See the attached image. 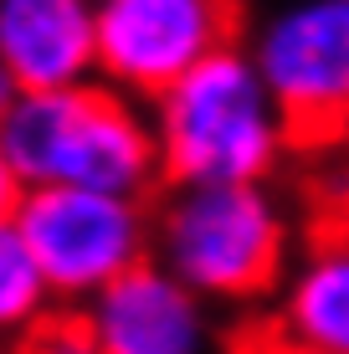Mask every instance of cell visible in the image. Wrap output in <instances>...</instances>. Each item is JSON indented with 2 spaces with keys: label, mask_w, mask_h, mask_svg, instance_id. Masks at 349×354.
Returning a JSON list of instances; mask_svg holds the SVG:
<instances>
[{
  "label": "cell",
  "mask_w": 349,
  "mask_h": 354,
  "mask_svg": "<svg viewBox=\"0 0 349 354\" xmlns=\"http://www.w3.org/2000/svg\"><path fill=\"white\" fill-rule=\"evenodd\" d=\"M149 262L206 308H252L293 262V211L272 185H164L149 205Z\"/></svg>",
  "instance_id": "6da1fadb"
},
{
  "label": "cell",
  "mask_w": 349,
  "mask_h": 354,
  "mask_svg": "<svg viewBox=\"0 0 349 354\" xmlns=\"http://www.w3.org/2000/svg\"><path fill=\"white\" fill-rule=\"evenodd\" d=\"M323 201H329V221L334 226H349V139L334 149L329 180H323Z\"/></svg>",
  "instance_id": "7c38bea8"
},
{
  "label": "cell",
  "mask_w": 349,
  "mask_h": 354,
  "mask_svg": "<svg viewBox=\"0 0 349 354\" xmlns=\"http://www.w3.org/2000/svg\"><path fill=\"white\" fill-rule=\"evenodd\" d=\"M10 97H16V82H10V72L0 67V113H6V108H10Z\"/></svg>",
  "instance_id": "9a60e30c"
},
{
  "label": "cell",
  "mask_w": 349,
  "mask_h": 354,
  "mask_svg": "<svg viewBox=\"0 0 349 354\" xmlns=\"http://www.w3.org/2000/svg\"><path fill=\"white\" fill-rule=\"evenodd\" d=\"M46 308H52V292L36 272L21 231L6 216L0 221V349H16Z\"/></svg>",
  "instance_id": "30bf717a"
},
{
  "label": "cell",
  "mask_w": 349,
  "mask_h": 354,
  "mask_svg": "<svg viewBox=\"0 0 349 354\" xmlns=\"http://www.w3.org/2000/svg\"><path fill=\"white\" fill-rule=\"evenodd\" d=\"M21 201V180L10 175V165H6V154H0V221L10 216V205Z\"/></svg>",
  "instance_id": "4fadbf2b"
},
{
  "label": "cell",
  "mask_w": 349,
  "mask_h": 354,
  "mask_svg": "<svg viewBox=\"0 0 349 354\" xmlns=\"http://www.w3.org/2000/svg\"><path fill=\"white\" fill-rule=\"evenodd\" d=\"M272 334L314 354H349V226H323L278 283Z\"/></svg>",
  "instance_id": "9c48e42d"
},
{
  "label": "cell",
  "mask_w": 349,
  "mask_h": 354,
  "mask_svg": "<svg viewBox=\"0 0 349 354\" xmlns=\"http://www.w3.org/2000/svg\"><path fill=\"white\" fill-rule=\"evenodd\" d=\"M232 41H242L236 0H93V82L134 103H154Z\"/></svg>",
  "instance_id": "8992f818"
},
{
  "label": "cell",
  "mask_w": 349,
  "mask_h": 354,
  "mask_svg": "<svg viewBox=\"0 0 349 354\" xmlns=\"http://www.w3.org/2000/svg\"><path fill=\"white\" fill-rule=\"evenodd\" d=\"M247 354H314V349H303V344H287V339H278V334L267 328V334H262V339H257V344H252Z\"/></svg>",
  "instance_id": "5bb4252c"
},
{
  "label": "cell",
  "mask_w": 349,
  "mask_h": 354,
  "mask_svg": "<svg viewBox=\"0 0 349 354\" xmlns=\"http://www.w3.org/2000/svg\"><path fill=\"white\" fill-rule=\"evenodd\" d=\"M36 272L57 308H82L129 267L149 262V201L82 185H31L10 205Z\"/></svg>",
  "instance_id": "5b68a950"
},
{
  "label": "cell",
  "mask_w": 349,
  "mask_h": 354,
  "mask_svg": "<svg viewBox=\"0 0 349 354\" xmlns=\"http://www.w3.org/2000/svg\"><path fill=\"white\" fill-rule=\"evenodd\" d=\"M0 154L21 190L82 185L129 201H149L154 190H164L149 108L103 82L16 93L0 113Z\"/></svg>",
  "instance_id": "7a4b0ae2"
},
{
  "label": "cell",
  "mask_w": 349,
  "mask_h": 354,
  "mask_svg": "<svg viewBox=\"0 0 349 354\" xmlns=\"http://www.w3.org/2000/svg\"><path fill=\"white\" fill-rule=\"evenodd\" d=\"M144 108L164 185H267L293 154L287 124L242 41L211 52Z\"/></svg>",
  "instance_id": "3957f363"
},
{
  "label": "cell",
  "mask_w": 349,
  "mask_h": 354,
  "mask_svg": "<svg viewBox=\"0 0 349 354\" xmlns=\"http://www.w3.org/2000/svg\"><path fill=\"white\" fill-rule=\"evenodd\" d=\"M0 67L16 93L93 82V0H0Z\"/></svg>",
  "instance_id": "ba28073f"
},
{
  "label": "cell",
  "mask_w": 349,
  "mask_h": 354,
  "mask_svg": "<svg viewBox=\"0 0 349 354\" xmlns=\"http://www.w3.org/2000/svg\"><path fill=\"white\" fill-rule=\"evenodd\" d=\"M98 354H216V319L160 262L129 267L82 303Z\"/></svg>",
  "instance_id": "52a82bcc"
},
{
  "label": "cell",
  "mask_w": 349,
  "mask_h": 354,
  "mask_svg": "<svg viewBox=\"0 0 349 354\" xmlns=\"http://www.w3.org/2000/svg\"><path fill=\"white\" fill-rule=\"evenodd\" d=\"M16 354H98L93 344V328L82 319V308H46L31 324V334L16 344Z\"/></svg>",
  "instance_id": "8fae6325"
},
{
  "label": "cell",
  "mask_w": 349,
  "mask_h": 354,
  "mask_svg": "<svg viewBox=\"0 0 349 354\" xmlns=\"http://www.w3.org/2000/svg\"><path fill=\"white\" fill-rule=\"evenodd\" d=\"M287 139L334 154L349 139V0H272L242 36Z\"/></svg>",
  "instance_id": "277c9868"
}]
</instances>
